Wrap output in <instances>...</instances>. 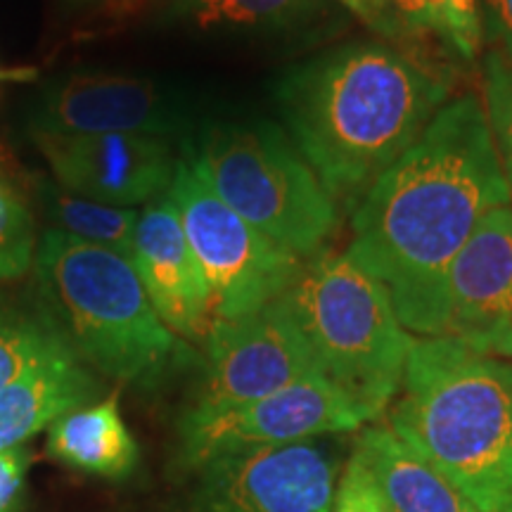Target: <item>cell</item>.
Segmentation results:
<instances>
[{
    "label": "cell",
    "instance_id": "cb8c5ba5",
    "mask_svg": "<svg viewBox=\"0 0 512 512\" xmlns=\"http://www.w3.org/2000/svg\"><path fill=\"white\" fill-rule=\"evenodd\" d=\"M332 512H392L356 448L351 451L344 472L339 475Z\"/></svg>",
    "mask_w": 512,
    "mask_h": 512
},
{
    "label": "cell",
    "instance_id": "30bf717a",
    "mask_svg": "<svg viewBox=\"0 0 512 512\" xmlns=\"http://www.w3.org/2000/svg\"><path fill=\"white\" fill-rule=\"evenodd\" d=\"M207 368L195 411H219L256 401L278 389L325 375L283 304L247 316L216 320L207 339Z\"/></svg>",
    "mask_w": 512,
    "mask_h": 512
},
{
    "label": "cell",
    "instance_id": "83f0119b",
    "mask_svg": "<svg viewBox=\"0 0 512 512\" xmlns=\"http://www.w3.org/2000/svg\"><path fill=\"white\" fill-rule=\"evenodd\" d=\"M484 5L491 27L503 46V55L512 62V0H484Z\"/></svg>",
    "mask_w": 512,
    "mask_h": 512
},
{
    "label": "cell",
    "instance_id": "4dcf8cb0",
    "mask_svg": "<svg viewBox=\"0 0 512 512\" xmlns=\"http://www.w3.org/2000/svg\"><path fill=\"white\" fill-rule=\"evenodd\" d=\"M171 3H178V0H169V5H171Z\"/></svg>",
    "mask_w": 512,
    "mask_h": 512
},
{
    "label": "cell",
    "instance_id": "e0dca14e",
    "mask_svg": "<svg viewBox=\"0 0 512 512\" xmlns=\"http://www.w3.org/2000/svg\"><path fill=\"white\" fill-rule=\"evenodd\" d=\"M48 453L86 475L121 479L138 463V444L126 427L119 396L62 415L48 427Z\"/></svg>",
    "mask_w": 512,
    "mask_h": 512
},
{
    "label": "cell",
    "instance_id": "f546056e",
    "mask_svg": "<svg viewBox=\"0 0 512 512\" xmlns=\"http://www.w3.org/2000/svg\"><path fill=\"white\" fill-rule=\"evenodd\" d=\"M79 3H91V0H79Z\"/></svg>",
    "mask_w": 512,
    "mask_h": 512
},
{
    "label": "cell",
    "instance_id": "5b68a950",
    "mask_svg": "<svg viewBox=\"0 0 512 512\" xmlns=\"http://www.w3.org/2000/svg\"><path fill=\"white\" fill-rule=\"evenodd\" d=\"M278 302L302 330L325 377L380 418L399 394L415 344L387 290L344 252H318Z\"/></svg>",
    "mask_w": 512,
    "mask_h": 512
},
{
    "label": "cell",
    "instance_id": "5bb4252c",
    "mask_svg": "<svg viewBox=\"0 0 512 512\" xmlns=\"http://www.w3.org/2000/svg\"><path fill=\"white\" fill-rule=\"evenodd\" d=\"M131 264L166 328L183 339L204 342L214 325L209 287L169 192L140 211Z\"/></svg>",
    "mask_w": 512,
    "mask_h": 512
},
{
    "label": "cell",
    "instance_id": "d4e9b609",
    "mask_svg": "<svg viewBox=\"0 0 512 512\" xmlns=\"http://www.w3.org/2000/svg\"><path fill=\"white\" fill-rule=\"evenodd\" d=\"M29 463V451L24 446L0 453V512H15L27 484Z\"/></svg>",
    "mask_w": 512,
    "mask_h": 512
},
{
    "label": "cell",
    "instance_id": "4fadbf2b",
    "mask_svg": "<svg viewBox=\"0 0 512 512\" xmlns=\"http://www.w3.org/2000/svg\"><path fill=\"white\" fill-rule=\"evenodd\" d=\"M178 126V107L150 79L76 72L50 83L36 102L34 131L136 133L164 138Z\"/></svg>",
    "mask_w": 512,
    "mask_h": 512
},
{
    "label": "cell",
    "instance_id": "4316f807",
    "mask_svg": "<svg viewBox=\"0 0 512 512\" xmlns=\"http://www.w3.org/2000/svg\"><path fill=\"white\" fill-rule=\"evenodd\" d=\"M384 3L392 10V15L401 24L406 36H420L427 34V31H434L430 12H427L422 0H384Z\"/></svg>",
    "mask_w": 512,
    "mask_h": 512
},
{
    "label": "cell",
    "instance_id": "9a60e30c",
    "mask_svg": "<svg viewBox=\"0 0 512 512\" xmlns=\"http://www.w3.org/2000/svg\"><path fill=\"white\" fill-rule=\"evenodd\" d=\"M102 382L72 342L31 366L0 392V453L19 448L62 415L98 401Z\"/></svg>",
    "mask_w": 512,
    "mask_h": 512
},
{
    "label": "cell",
    "instance_id": "3957f363",
    "mask_svg": "<svg viewBox=\"0 0 512 512\" xmlns=\"http://www.w3.org/2000/svg\"><path fill=\"white\" fill-rule=\"evenodd\" d=\"M389 430L437 467L479 512L512 505L510 363L453 337L415 339Z\"/></svg>",
    "mask_w": 512,
    "mask_h": 512
},
{
    "label": "cell",
    "instance_id": "7402d4cb",
    "mask_svg": "<svg viewBox=\"0 0 512 512\" xmlns=\"http://www.w3.org/2000/svg\"><path fill=\"white\" fill-rule=\"evenodd\" d=\"M484 114L512 190V62L501 50L489 53L484 64Z\"/></svg>",
    "mask_w": 512,
    "mask_h": 512
},
{
    "label": "cell",
    "instance_id": "603a6c76",
    "mask_svg": "<svg viewBox=\"0 0 512 512\" xmlns=\"http://www.w3.org/2000/svg\"><path fill=\"white\" fill-rule=\"evenodd\" d=\"M430 12L434 34L444 36L463 57L482 48L484 24L477 0H422Z\"/></svg>",
    "mask_w": 512,
    "mask_h": 512
},
{
    "label": "cell",
    "instance_id": "8fae6325",
    "mask_svg": "<svg viewBox=\"0 0 512 512\" xmlns=\"http://www.w3.org/2000/svg\"><path fill=\"white\" fill-rule=\"evenodd\" d=\"M34 143L57 185L117 207H136L169 192L178 164L159 136L34 131Z\"/></svg>",
    "mask_w": 512,
    "mask_h": 512
},
{
    "label": "cell",
    "instance_id": "ac0fdd59",
    "mask_svg": "<svg viewBox=\"0 0 512 512\" xmlns=\"http://www.w3.org/2000/svg\"><path fill=\"white\" fill-rule=\"evenodd\" d=\"M41 202L55 223V230L76 240L112 249L128 261L136 249L140 214L133 207H117L74 195L57 183H41Z\"/></svg>",
    "mask_w": 512,
    "mask_h": 512
},
{
    "label": "cell",
    "instance_id": "484cf974",
    "mask_svg": "<svg viewBox=\"0 0 512 512\" xmlns=\"http://www.w3.org/2000/svg\"><path fill=\"white\" fill-rule=\"evenodd\" d=\"M335 3L347 8L351 15L361 19L368 29H373L382 38H389V41H399L406 34H403L401 24L396 22L392 10L387 8L384 0H335Z\"/></svg>",
    "mask_w": 512,
    "mask_h": 512
},
{
    "label": "cell",
    "instance_id": "9c48e42d",
    "mask_svg": "<svg viewBox=\"0 0 512 512\" xmlns=\"http://www.w3.org/2000/svg\"><path fill=\"white\" fill-rule=\"evenodd\" d=\"M190 472L183 512H332L339 482L320 439L223 453Z\"/></svg>",
    "mask_w": 512,
    "mask_h": 512
},
{
    "label": "cell",
    "instance_id": "ffe728a7",
    "mask_svg": "<svg viewBox=\"0 0 512 512\" xmlns=\"http://www.w3.org/2000/svg\"><path fill=\"white\" fill-rule=\"evenodd\" d=\"M325 0H178L169 5V17L195 29H283L302 22Z\"/></svg>",
    "mask_w": 512,
    "mask_h": 512
},
{
    "label": "cell",
    "instance_id": "2e32d148",
    "mask_svg": "<svg viewBox=\"0 0 512 512\" xmlns=\"http://www.w3.org/2000/svg\"><path fill=\"white\" fill-rule=\"evenodd\" d=\"M354 448L392 512H479L451 479L396 437L389 425H366Z\"/></svg>",
    "mask_w": 512,
    "mask_h": 512
},
{
    "label": "cell",
    "instance_id": "6da1fadb",
    "mask_svg": "<svg viewBox=\"0 0 512 512\" xmlns=\"http://www.w3.org/2000/svg\"><path fill=\"white\" fill-rule=\"evenodd\" d=\"M512 204L477 95L448 100L354 207L347 254L413 335L446 337L448 273L482 221Z\"/></svg>",
    "mask_w": 512,
    "mask_h": 512
},
{
    "label": "cell",
    "instance_id": "d6986e66",
    "mask_svg": "<svg viewBox=\"0 0 512 512\" xmlns=\"http://www.w3.org/2000/svg\"><path fill=\"white\" fill-rule=\"evenodd\" d=\"M64 344L69 339L43 302L0 297V392Z\"/></svg>",
    "mask_w": 512,
    "mask_h": 512
},
{
    "label": "cell",
    "instance_id": "277c9868",
    "mask_svg": "<svg viewBox=\"0 0 512 512\" xmlns=\"http://www.w3.org/2000/svg\"><path fill=\"white\" fill-rule=\"evenodd\" d=\"M34 268L43 306L95 373L152 389L176 366L181 339L157 316L126 256L46 230Z\"/></svg>",
    "mask_w": 512,
    "mask_h": 512
},
{
    "label": "cell",
    "instance_id": "f1b7e54d",
    "mask_svg": "<svg viewBox=\"0 0 512 512\" xmlns=\"http://www.w3.org/2000/svg\"><path fill=\"white\" fill-rule=\"evenodd\" d=\"M34 67H0V81H34Z\"/></svg>",
    "mask_w": 512,
    "mask_h": 512
},
{
    "label": "cell",
    "instance_id": "44dd1931",
    "mask_svg": "<svg viewBox=\"0 0 512 512\" xmlns=\"http://www.w3.org/2000/svg\"><path fill=\"white\" fill-rule=\"evenodd\" d=\"M36 221L29 200L0 166V280L29 273L36 259Z\"/></svg>",
    "mask_w": 512,
    "mask_h": 512
},
{
    "label": "cell",
    "instance_id": "8992f818",
    "mask_svg": "<svg viewBox=\"0 0 512 512\" xmlns=\"http://www.w3.org/2000/svg\"><path fill=\"white\" fill-rule=\"evenodd\" d=\"M190 162L230 209L299 259L335 235L339 204L273 124L209 128Z\"/></svg>",
    "mask_w": 512,
    "mask_h": 512
},
{
    "label": "cell",
    "instance_id": "52a82bcc",
    "mask_svg": "<svg viewBox=\"0 0 512 512\" xmlns=\"http://www.w3.org/2000/svg\"><path fill=\"white\" fill-rule=\"evenodd\" d=\"M169 197L209 287L211 320H230L283 297L304 261L242 219L192 162H178Z\"/></svg>",
    "mask_w": 512,
    "mask_h": 512
},
{
    "label": "cell",
    "instance_id": "1f68e13d",
    "mask_svg": "<svg viewBox=\"0 0 512 512\" xmlns=\"http://www.w3.org/2000/svg\"><path fill=\"white\" fill-rule=\"evenodd\" d=\"M505 512H512V505H510V508H508V510H505Z\"/></svg>",
    "mask_w": 512,
    "mask_h": 512
},
{
    "label": "cell",
    "instance_id": "ba28073f",
    "mask_svg": "<svg viewBox=\"0 0 512 512\" xmlns=\"http://www.w3.org/2000/svg\"><path fill=\"white\" fill-rule=\"evenodd\" d=\"M377 415L330 377L302 380L261 399L219 411L188 408L178 425L181 463L192 470L223 453L285 446L328 434L361 432Z\"/></svg>",
    "mask_w": 512,
    "mask_h": 512
},
{
    "label": "cell",
    "instance_id": "7c38bea8",
    "mask_svg": "<svg viewBox=\"0 0 512 512\" xmlns=\"http://www.w3.org/2000/svg\"><path fill=\"white\" fill-rule=\"evenodd\" d=\"M446 337L512 358V204L491 211L453 261Z\"/></svg>",
    "mask_w": 512,
    "mask_h": 512
},
{
    "label": "cell",
    "instance_id": "7a4b0ae2",
    "mask_svg": "<svg viewBox=\"0 0 512 512\" xmlns=\"http://www.w3.org/2000/svg\"><path fill=\"white\" fill-rule=\"evenodd\" d=\"M294 145L354 211L448 102V88L387 43H347L299 64L278 88Z\"/></svg>",
    "mask_w": 512,
    "mask_h": 512
},
{
    "label": "cell",
    "instance_id": "d6a6232c",
    "mask_svg": "<svg viewBox=\"0 0 512 512\" xmlns=\"http://www.w3.org/2000/svg\"><path fill=\"white\" fill-rule=\"evenodd\" d=\"M510 375H512V363H510Z\"/></svg>",
    "mask_w": 512,
    "mask_h": 512
}]
</instances>
